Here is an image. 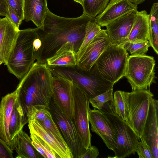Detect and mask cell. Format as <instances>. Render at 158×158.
Returning a JSON list of instances; mask_svg holds the SVG:
<instances>
[{
	"label": "cell",
	"mask_w": 158,
	"mask_h": 158,
	"mask_svg": "<svg viewBox=\"0 0 158 158\" xmlns=\"http://www.w3.org/2000/svg\"><path fill=\"white\" fill-rule=\"evenodd\" d=\"M93 18L84 14L77 18L60 17L48 9L42 25L35 28L37 37L42 43L40 48L34 53L36 61L45 64L47 59L68 42L74 45L77 53L83 41L86 26Z\"/></svg>",
	"instance_id": "obj_1"
},
{
	"label": "cell",
	"mask_w": 158,
	"mask_h": 158,
	"mask_svg": "<svg viewBox=\"0 0 158 158\" xmlns=\"http://www.w3.org/2000/svg\"><path fill=\"white\" fill-rule=\"evenodd\" d=\"M52 75L46 64L35 62L20 80L18 98L25 116L32 106L44 107L49 110L52 96Z\"/></svg>",
	"instance_id": "obj_2"
},
{
	"label": "cell",
	"mask_w": 158,
	"mask_h": 158,
	"mask_svg": "<svg viewBox=\"0 0 158 158\" xmlns=\"http://www.w3.org/2000/svg\"><path fill=\"white\" fill-rule=\"evenodd\" d=\"M36 38L35 28L19 31L14 48L6 65L8 71L20 80L35 62L33 42Z\"/></svg>",
	"instance_id": "obj_3"
},
{
	"label": "cell",
	"mask_w": 158,
	"mask_h": 158,
	"mask_svg": "<svg viewBox=\"0 0 158 158\" xmlns=\"http://www.w3.org/2000/svg\"><path fill=\"white\" fill-rule=\"evenodd\" d=\"M48 67L52 75L72 80L89 98L113 88L114 84L102 78L92 68L88 71L81 69L77 66Z\"/></svg>",
	"instance_id": "obj_4"
},
{
	"label": "cell",
	"mask_w": 158,
	"mask_h": 158,
	"mask_svg": "<svg viewBox=\"0 0 158 158\" xmlns=\"http://www.w3.org/2000/svg\"><path fill=\"white\" fill-rule=\"evenodd\" d=\"M100 110L106 117L117 137L116 148L113 150L115 154L113 157L125 158L134 154L140 139L129 125L116 114L112 102H106Z\"/></svg>",
	"instance_id": "obj_5"
},
{
	"label": "cell",
	"mask_w": 158,
	"mask_h": 158,
	"mask_svg": "<svg viewBox=\"0 0 158 158\" xmlns=\"http://www.w3.org/2000/svg\"><path fill=\"white\" fill-rule=\"evenodd\" d=\"M129 56L122 46L111 44L100 55L92 68L102 78L114 84L124 77Z\"/></svg>",
	"instance_id": "obj_6"
},
{
	"label": "cell",
	"mask_w": 158,
	"mask_h": 158,
	"mask_svg": "<svg viewBox=\"0 0 158 158\" xmlns=\"http://www.w3.org/2000/svg\"><path fill=\"white\" fill-rule=\"evenodd\" d=\"M155 60L153 56L146 55L129 56L124 77L132 90L148 89L155 82Z\"/></svg>",
	"instance_id": "obj_7"
},
{
	"label": "cell",
	"mask_w": 158,
	"mask_h": 158,
	"mask_svg": "<svg viewBox=\"0 0 158 158\" xmlns=\"http://www.w3.org/2000/svg\"><path fill=\"white\" fill-rule=\"evenodd\" d=\"M128 114L126 123L140 138L154 95L148 89L127 92Z\"/></svg>",
	"instance_id": "obj_8"
},
{
	"label": "cell",
	"mask_w": 158,
	"mask_h": 158,
	"mask_svg": "<svg viewBox=\"0 0 158 158\" xmlns=\"http://www.w3.org/2000/svg\"><path fill=\"white\" fill-rule=\"evenodd\" d=\"M72 88L74 101L73 121L85 148L87 150L91 145L88 112L89 98L73 81Z\"/></svg>",
	"instance_id": "obj_9"
},
{
	"label": "cell",
	"mask_w": 158,
	"mask_h": 158,
	"mask_svg": "<svg viewBox=\"0 0 158 158\" xmlns=\"http://www.w3.org/2000/svg\"><path fill=\"white\" fill-rule=\"evenodd\" d=\"M49 110L52 118L60 129L73 158H80L86 152L73 120L64 115L52 98Z\"/></svg>",
	"instance_id": "obj_10"
},
{
	"label": "cell",
	"mask_w": 158,
	"mask_h": 158,
	"mask_svg": "<svg viewBox=\"0 0 158 158\" xmlns=\"http://www.w3.org/2000/svg\"><path fill=\"white\" fill-rule=\"evenodd\" d=\"M111 44L106 30L101 29L84 48L77 53V67L89 71L100 55Z\"/></svg>",
	"instance_id": "obj_11"
},
{
	"label": "cell",
	"mask_w": 158,
	"mask_h": 158,
	"mask_svg": "<svg viewBox=\"0 0 158 158\" xmlns=\"http://www.w3.org/2000/svg\"><path fill=\"white\" fill-rule=\"evenodd\" d=\"M72 84V80L52 75V98L61 112L73 120L74 101Z\"/></svg>",
	"instance_id": "obj_12"
},
{
	"label": "cell",
	"mask_w": 158,
	"mask_h": 158,
	"mask_svg": "<svg viewBox=\"0 0 158 158\" xmlns=\"http://www.w3.org/2000/svg\"><path fill=\"white\" fill-rule=\"evenodd\" d=\"M88 118L92 131L100 136L108 148L113 151L116 148L117 137L103 114L98 110L89 109Z\"/></svg>",
	"instance_id": "obj_13"
},
{
	"label": "cell",
	"mask_w": 158,
	"mask_h": 158,
	"mask_svg": "<svg viewBox=\"0 0 158 158\" xmlns=\"http://www.w3.org/2000/svg\"><path fill=\"white\" fill-rule=\"evenodd\" d=\"M137 11L129 12L106 26V31L111 44L122 46L127 41Z\"/></svg>",
	"instance_id": "obj_14"
},
{
	"label": "cell",
	"mask_w": 158,
	"mask_h": 158,
	"mask_svg": "<svg viewBox=\"0 0 158 158\" xmlns=\"http://www.w3.org/2000/svg\"><path fill=\"white\" fill-rule=\"evenodd\" d=\"M158 101L152 98L141 137L149 147L153 158H158Z\"/></svg>",
	"instance_id": "obj_15"
},
{
	"label": "cell",
	"mask_w": 158,
	"mask_h": 158,
	"mask_svg": "<svg viewBox=\"0 0 158 158\" xmlns=\"http://www.w3.org/2000/svg\"><path fill=\"white\" fill-rule=\"evenodd\" d=\"M28 123L30 132L35 134L44 141L60 158H73L67 144L56 139L37 119L29 118Z\"/></svg>",
	"instance_id": "obj_16"
},
{
	"label": "cell",
	"mask_w": 158,
	"mask_h": 158,
	"mask_svg": "<svg viewBox=\"0 0 158 158\" xmlns=\"http://www.w3.org/2000/svg\"><path fill=\"white\" fill-rule=\"evenodd\" d=\"M138 7L129 0H110L103 11L95 18L96 23L106 27L117 19L133 10Z\"/></svg>",
	"instance_id": "obj_17"
},
{
	"label": "cell",
	"mask_w": 158,
	"mask_h": 158,
	"mask_svg": "<svg viewBox=\"0 0 158 158\" xmlns=\"http://www.w3.org/2000/svg\"><path fill=\"white\" fill-rule=\"evenodd\" d=\"M19 30L6 17L0 18V65L2 63L6 65L14 48Z\"/></svg>",
	"instance_id": "obj_18"
},
{
	"label": "cell",
	"mask_w": 158,
	"mask_h": 158,
	"mask_svg": "<svg viewBox=\"0 0 158 158\" xmlns=\"http://www.w3.org/2000/svg\"><path fill=\"white\" fill-rule=\"evenodd\" d=\"M19 89L2 98L0 104V137L9 146L10 141L9 124L13 107L17 99Z\"/></svg>",
	"instance_id": "obj_19"
},
{
	"label": "cell",
	"mask_w": 158,
	"mask_h": 158,
	"mask_svg": "<svg viewBox=\"0 0 158 158\" xmlns=\"http://www.w3.org/2000/svg\"><path fill=\"white\" fill-rule=\"evenodd\" d=\"M9 147L15 150L16 158H40L43 157L32 144L30 137L23 129L21 130L10 141Z\"/></svg>",
	"instance_id": "obj_20"
},
{
	"label": "cell",
	"mask_w": 158,
	"mask_h": 158,
	"mask_svg": "<svg viewBox=\"0 0 158 158\" xmlns=\"http://www.w3.org/2000/svg\"><path fill=\"white\" fill-rule=\"evenodd\" d=\"M150 29V14L145 10L137 11L127 41L132 42L148 41Z\"/></svg>",
	"instance_id": "obj_21"
},
{
	"label": "cell",
	"mask_w": 158,
	"mask_h": 158,
	"mask_svg": "<svg viewBox=\"0 0 158 158\" xmlns=\"http://www.w3.org/2000/svg\"><path fill=\"white\" fill-rule=\"evenodd\" d=\"M45 64L48 67L77 66V53L74 45L70 42L64 44L53 56L46 60Z\"/></svg>",
	"instance_id": "obj_22"
},
{
	"label": "cell",
	"mask_w": 158,
	"mask_h": 158,
	"mask_svg": "<svg viewBox=\"0 0 158 158\" xmlns=\"http://www.w3.org/2000/svg\"><path fill=\"white\" fill-rule=\"evenodd\" d=\"M47 0H24V20L32 21L37 27L43 24L48 8Z\"/></svg>",
	"instance_id": "obj_23"
},
{
	"label": "cell",
	"mask_w": 158,
	"mask_h": 158,
	"mask_svg": "<svg viewBox=\"0 0 158 158\" xmlns=\"http://www.w3.org/2000/svg\"><path fill=\"white\" fill-rule=\"evenodd\" d=\"M28 123L18 98L13 108L9 124V133L10 141L24 126Z\"/></svg>",
	"instance_id": "obj_24"
},
{
	"label": "cell",
	"mask_w": 158,
	"mask_h": 158,
	"mask_svg": "<svg viewBox=\"0 0 158 158\" xmlns=\"http://www.w3.org/2000/svg\"><path fill=\"white\" fill-rule=\"evenodd\" d=\"M150 29L148 40L150 46L158 54V3H154L150 14Z\"/></svg>",
	"instance_id": "obj_25"
},
{
	"label": "cell",
	"mask_w": 158,
	"mask_h": 158,
	"mask_svg": "<svg viewBox=\"0 0 158 158\" xmlns=\"http://www.w3.org/2000/svg\"><path fill=\"white\" fill-rule=\"evenodd\" d=\"M112 103L116 114L126 122L128 114L127 92L121 90L115 91Z\"/></svg>",
	"instance_id": "obj_26"
},
{
	"label": "cell",
	"mask_w": 158,
	"mask_h": 158,
	"mask_svg": "<svg viewBox=\"0 0 158 158\" xmlns=\"http://www.w3.org/2000/svg\"><path fill=\"white\" fill-rule=\"evenodd\" d=\"M109 0H83V13L95 18L105 8Z\"/></svg>",
	"instance_id": "obj_27"
},
{
	"label": "cell",
	"mask_w": 158,
	"mask_h": 158,
	"mask_svg": "<svg viewBox=\"0 0 158 158\" xmlns=\"http://www.w3.org/2000/svg\"><path fill=\"white\" fill-rule=\"evenodd\" d=\"M30 133L32 143L37 151L45 158H60L58 155L43 139L35 134Z\"/></svg>",
	"instance_id": "obj_28"
},
{
	"label": "cell",
	"mask_w": 158,
	"mask_h": 158,
	"mask_svg": "<svg viewBox=\"0 0 158 158\" xmlns=\"http://www.w3.org/2000/svg\"><path fill=\"white\" fill-rule=\"evenodd\" d=\"M101 30V26L96 23L95 18L91 20L86 26L83 41L77 52L84 48Z\"/></svg>",
	"instance_id": "obj_29"
},
{
	"label": "cell",
	"mask_w": 158,
	"mask_h": 158,
	"mask_svg": "<svg viewBox=\"0 0 158 158\" xmlns=\"http://www.w3.org/2000/svg\"><path fill=\"white\" fill-rule=\"evenodd\" d=\"M122 46L132 55H143L150 47L148 41L138 42L127 41Z\"/></svg>",
	"instance_id": "obj_30"
},
{
	"label": "cell",
	"mask_w": 158,
	"mask_h": 158,
	"mask_svg": "<svg viewBox=\"0 0 158 158\" xmlns=\"http://www.w3.org/2000/svg\"><path fill=\"white\" fill-rule=\"evenodd\" d=\"M113 91V88H112L98 96L89 98V103L94 108L100 110L106 102H112Z\"/></svg>",
	"instance_id": "obj_31"
},
{
	"label": "cell",
	"mask_w": 158,
	"mask_h": 158,
	"mask_svg": "<svg viewBox=\"0 0 158 158\" xmlns=\"http://www.w3.org/2000/svg\"><path fill=\"white\" fill-rule=\"evenodd\" d=\"M37 120L56 139L62 143L67 144L60 133L58 127L53 119L51 114L44 120Z\"/></svg>",
	"instance_id": "obj_32"
},
{
	"label": "cell",
	"mask_w": 158,
	"mask_h": 158,
	"mask_svg": "<svg viewBox=\"0 0 158 158\" xmlns=\"http://www.w3.org/2000/svg\"><path fill=\"white\" fill-rule=\"evenodd\" d=\"M51 114L49 110L45 108L32 106L28 110L27 116L28 119L30 118H35L39 121H43Z\"/></svg>",
	"instance_id": "obj_33"
},
{
	"label": "cell",
	"mask_w": 158,
	"mask_h": 158,
	"mask_svg": "<svg viewBox=\"0 0 158 158\" xmlns=\"http://www.w3.org/2000/svg\"><path fill=\"white\" fill-rule=\"evenodd\" d=\"M136 146L135 152L139 158H153L151 151L143 139L140 138Z\"/></svg>",
	"instance_id": "obj_34"
},
{
	"label": "cell",
	"mask_w": 158,
	"mask_h": 158,
	"mask_svg": "<svg viewBox=\"0 0 158 158\" xmlns=\"http://www.w3.org/2000/svg\"><path fill=\"white\" fill-rule=\"evenodd\" d=\"M7 4L14 10L22 20H24V0H6Z\"/></svg>",
	"instance_id": "obj_35"
},
{
	"label": "cell",
	"mask_w": 158,
	"mask_h": 158,
	"mask_svg": "<svg viewBox=\"0 0 158 158\" xmlns=\"http://www.w3.org/2000/svg\"><path fill=\"white\" fill-rule=\"evenodd\" d=\"M7 5V14L6 17L11 22L18 30H19V27L21 23L22 20H21L11 7L8 4Z\"/></svg>",
	"instance_id": "obj_36"
},
{
	"label": "cell",
	"mask_w": 158,
	"mask_h": 158,
	"mask_svg": "<svg viewBox=\"0 0 158 158\" xmlns=\"http://www.w3.org/2000/svg\"><path fill=\"white\" fill-rule=\"evenodd\" d=\"M13 152L0 137V158H13Z\"/></svg>",
	"instance_id": "obj_37"
},
{
	"label": "cell",
	"mask_w": 158,
	"mask_h": 158,
	"mask_svg": "<svg viewBox=\"0 0 158 158\" xmlns=\"http://www.w3.org/2000/svg\"><path fill=\"white\" fill-rule=\"evenodd\" d=\"M99 154V152L97 148L91 145L80 158H96Z\"/></svg>",
	"instance_id": "obj_38"
},
{
	"label": "cell",
	"mask_w": 158,
	"mask_h": 158,
	"mask_svg": "<svg viewBox=\"0 0 158 158\" xmlns=\"http://www.w3.org/2000/svg\"><path fill=\"white\" fill-rule=\"evenodd\" d=\"M8 11V5L6 0H0V16H7Z\"/></svg>",
	"instance_id": "obj_39"
},
{
	"label": "cell",
	"mask_w": 158,
	"mask_h": 158,
	"mask_svg": "<svg viewBox=\"0 0 158 158\" xmlns=\"http://www.w3.org/2000/svg\"><path fill=\"white\" fill-rule=\"evenodd\" d=\"M41 41L40 39L36 38L34 41L33 45L34 48V53L37 52L41 46Z\"/></svg>",
	"instance_id": "obj_40"
},
{
	"label": "cell",
	"mask_w": 158,
	"mask_h": 158,
	"mask_svg": "<svg viewBox=\"0 0 158 158\" xmlns=\"http://www.w3.org/2000/svg\"><path fill=\"white\" fill-rule=\"evenodd\" d=\"M133 3L138 5L142 3L145 0H129Z\"/></svg>",
	"instance_id": "obj_41"
},
{
	"label": "cell",
	"mask_w": 158,
	"mask_h": 158,
	"mask_svg": "<svg viewBox=\"0 0 158 158\" xmlns=\"http://www.w3.org/2000/svg\"><path fill=\"white\" fill-rule=\"evenodd\" d=\"M73 0L77 3H80L81 4H82V2L83 1V0Z\"/></svg>",
	"instance_id": "obj_42"
},
{
	"label": "cell",
	"mask_w": 158,
	"mask_h": 158,
	"mask_svg": "<svg viewBox=\"0 0 158 158\" xmlns=\"http://www.w3.org/2000/svg\"></svg>",
	"instance_id": "obj_43"
}]
</instances>
